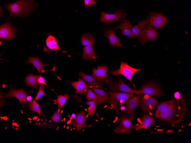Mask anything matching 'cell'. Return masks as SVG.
<instances>
[{
  "label": "cell",
  "mask_w": 191,
  "mask_h": 143,
  "mask_svg": "<svg viewBox=\"0 0 191 143\" xmlns=\"http://www.w3.org/2000/svg\"><path fill=\"white\" fill-rule=\"evenodd\" d=\"M134 126L130 118L124 115L120 119L118 125L114 130V133H130Z\"/></svg>",
  "instance_id": "11"
},
{
  "label": "cell",
  "mask_w": 191,
  "mask_h": 143,
  "mask_svg": "<svg viewBox=\"0 0 191 143\" xmlns=\"http://www.w3.org/2000/svg\"><path fill=\"white\" fill-rule=\"evenodd\" d=\"M60 110V108L58 106V110L55 112L53 116L51 118L52 120L55 122H58L59 121V119L61 116Z\"/></svg>",
  "instance_id": "34"
},
{
  "label": "cell",
  "mask_w": 191,
  "mask_h": 143,
  "mask_svg": "<svg viewBox=\"0 0 191 143\" xmlns=\"http://www.w3.org/2000/svg\"><path fill=\"white\" fill-rule=\"evenodd\" d=\"M34 2L33 0H20L5 4V8L10 13L7 20L15 17H25L29 12L34 10L35 6Z\"/></svg>",
  "instance_id": "2"
},
{
  "label": "cell",
  "mask_w": 191,
  "mask_h": 143,
  "mask_svg": "<svg viewBox=\"0 0 191 143\" xmlns=\"http://www.w3.org/2000/svg\"><path fill=\"white\" fill-rule=\"evenodd\" d=\"M69 97V95L67 93L63 96L61 95L58 96L57 102L60 109L62 108Z\"/></svg>",
  "instance_id": "33"
},
{
  "label": "cell",
  "mask_w": 191,
  "mask_h": 143,
  "mask_svg": "<svg viewBox=\"0 0 191 143\" xmlns=\"http://www.w3.org/2000/svg\"><path fill=\"white\" fill-rule=\"evenodd\" d=\"M3 10L0 6V17H1L3 13Z\"/></svg>",
  "instance_id": "40"
},
{
  "label": "cell",
  "mask_w": 191,
  "mask_h": 143,
  "mask_svg": "<svg viewBox=\"0 0 191 143\" xmlns=\"http://www.w3.org/2000/svg\"><path fill=\"white\" fill-rule=\"evenodd\" d=\"M120 108L121 110L122 111L126 109V108L124 106H122Z\"/></svg>",
  "instance_id": "42"
},
{
  "label": "cell",
  "mask_w": 191,
  "mask_h": 143,
  "mask_svg": "<svg viewBox=\"0 0 191 143\" xmlns=\"http://www.w3.org/2000/svg\"><path fill=\"white\" fill-rule=\"evenodd\" d=\"M148 24L147 18L138 21L136 25L133 26L132 31L135 37H137L140 32L144 29Z\"/></svg>",
  "instance_id": "26"
},
{
  "label": "cell",
  "mask_w": 191,
  "mask_h": 143,
  "mask_svg": "<svg viewBox=\"0 0 191 143\" xmlns=\"http://www.w3.org/2000/svg\"><path fill=\"white\" fill-rule=\"evenodd\" d=\"M79 74L85 82L88 87L91 88H96L103 89L101 83L96 81L95 78L92 76L86 75L82 71H80Z\"/></svg>",
  "instance_id": "20"
},
{
  "label": "cell",
  "mask_w": 191,
  "mask_h": 143,
  "mask_svg": "<svg viewBox=\"0 0 191 143\" xmlns=\"http://www.w3.org/2000/svg\"><path fill=\"white\" fill-rule=\"evenodd\" d=\"M85 9H87L91 5L96 3V2L93 0H84Z\"/></svg>",
  "instance_id": "36"
},
{
  "label": "cell",
  "mask_w": 191,
  "mask_h": 143,
  "mask_svg": "<svg viewBox=\"0 0 191 143\" xmlns=\"http://www.w3.org/2000/svg\"><path fill=\"white\" fill-rule=\"evenodd\" d=\"M32 98V96H28L27 97V101H30Z\"/></svg>",
  "instance_id": "39"
},
{
  "label": "cell",
  "mask_w": 191,
  "mask_h": 143,
  "mask_svg": "<svg viewBox=\"0 0 191 143\" xmlns=\"http://www.w3.org/2000/svg\"><path fill=\"white\" fill-rule=\"evenodd\" d=\"M71 86L76 90L75 93L77 94L83 93L85 96L88 87L83 80L79 78L78 81L71 82Z\"/></svg>",
  "instance_id": "23"
},
{
  "label": "cell",
  "mask_w": 191,
  "mask_h": 143,
  "mask_svg": "<svg viewBox=\"0 0 191 143\" xmlns=\"http://www.w3.org/2000/svg\"><path fill=\"white\" fill-rule=\"evenodd\" d=\"M39 76V74L36 75L32 74H28L25 78V82L27 85L37 89L40 84L37 82V79Z\"/></svg>",
  "instance_id": "28"
},
{
  "label": "cell",
  "mask_w": 191,
  "mask_h": 143,
  "mask_svg": "<svg viewBox=\"0 0 191 143\" xmlns=\"http://www.w3.org/2000/svg\"><path fill=\"white\" fill-rule=\"evenodd\" d=\"M140 101L141 110L148 112L154 111L156 105L159 102L155 97L147 95L141 96Z\"/></svg>",
  "instance_id": "10"
},
{
  "label": "cell",
  "mask_w": 191,
  "mask_h": 143,
  "mask_svg": "<svg viewBox=\"0 0 191 143\" xmlns=\"http://www.w3.org/2000/svg\"><path fill=\"white\" fill-rule=\"evenodd\" d=\"M186 110L185 100L181 98L174 106L154 116L156 118L162 119L172 124H176L183 119Z\"/></svg>",
  "instance_id": "1"
},
{
  "label": "cell",
  "mask_w": 191,
  "mask_h": 143,
  "mask_svg": "<svg viewBox=\"0 0 191 143\" xmlns=\"http://www.w3.org/2000/svg\"><path fill=\"white\" fill-rule=\"evenodd\" d=\"M81 43L84 46H93L95 44V39L89 33L83 34L81 35Z\"/></svg>",
  "instance_id": "29"
},
{
  "label": "cell",
  "mask_w": 191,
  "mask_h": 143,
  "mask_svg": "<svg viewBox=\"0 0 191 143\" xmlns=\"http://www.w3.org/2000/svg\"><path fill=\"white\" fill-rule=\"evenodd\" d=\"M98 99H97L92 100L89 101L85 102L86 104L90 106L87 111L89 116H92L96 111V106Z\"/></svg>",
  "instance_id": "30"
},
{
  "label": "cell",
  "mask_w": 191,
  "mask_h": 143,
  "mask_svg": "<svg viewBox=\"0 0 191 143\" xmlns=\"http://www.w3.org/2000/svg\"><path fill=\"white\" fill-rule=\"evenodd\" d=\"M26 63L31 64L34 66L37 70L39 74L43 68L49 65V64H43L38 57H34L29 56Z\"/></svg>",
  "instance_id": "25"
},
{
  "label": "cell",
  "mask_w": 191,
  "mask_h": 143,
  "mask_svg": "<svg viewBox=\"0 0 191 143\" xmlns=\"http://www.w3.org/2000/svg\"><path fill=\"white\" fill-rule=\"evenodd\" d=\"M71 119H70V120H69L67 122V124H69L71 122Z\"/></svg>",
  "instance_id": "43"
},
{
  "label": "cell",
  "mask_w": 191,
  "mask_h": 143,
  "mask_svg": "<svg viewBox=\"0 0 191 143\" xmlns=\"http://www.w3.org/2000/svg\"><path fill=\"white\" fill-rule=\"evenodd\" d=\"M136 94L155 95L158 96L165 95L160 90L159 86L154 82L144 84L140 89L136 90Z\"/></svg>",
  "instance_id": "6"
},
{
  "label": "cell",
  "mask_w": 191,
  "mask_h": 143,
  "mask_svg": "<svg viewBox=\"0 0 191 143\" xmlns=\"http://www.w3.org/2000/svg\"><path fill=\"white\" fill-rule=\"evenodd\" d=\"M174 97L176 99H179L182 98L180 94L178 92H176L174 93Z\"/></svg>",
  "instance_id": "38"
},
{
  "label": "cell",
  "mask_w": 191,
  "mask_h": 143,
  "mask_svg": "<svg viewBox=\"0 0 191 143\" xmlns=\"http://www.w3.org/2000/svg\"><path fill=\"white\" fill-rule=\"evenodd\" d=\"M110 99L108 103L110 105V108L112 109L117 108L122 103L126 101L129 98L135 94L134 93H128L120 92L111 91L108 92Z\"/></svg>",
  "instance_id": "3"
},
{
  "label": "cell",
  "mask_w": 191,
  "mask_h": 143,
  "mask_svg": "<svg viewBox=\"0 0 191 143\" xmlns=\"http://www.w3.org/2000/svg\"><path fill=\"white\" fill-rule=\"evenodd\" d=\"M100 20L102 23L107 25L121 20L124 19L128 14L125 10L116 8L113 14H109L101 11Z\"/></svg>",
  "instance_id": "4"
},
{
  "label": "cell",
  "mask_w": 191,
  "mask_h": 143,
  "mask_svg": "<svg viewBox=\"0 0 191 143\" xmlns=\"http://www.w3.org/2000/svg\"><path fill=\"white\" fill-rule=\"evenodd\" d=\"M29 95V93L22 88L17 89L12 87L4 96L8 98L15 97L19 100L20 104H23L27 102V97Z\"/></svg>",
  "instance_id": "14"
},
{
  "label": "cell",
  "mask_w": 191,
  "mask_h": 143,
  "mask_svg": "<svg viewBox=\"0 0 191 143\" xmlns=\"http://www.w3.org/2000/svg\"><path fill=\"white\" fill-rule=\"evenodd\" d=\"M112 90V91L128 92L136 94V90H133L124 83V81L120 80L117 82H114L108 78L104 82Z\"/></svg>",
  "instance_id": "9"
},
{
  "label": "cell",
  "mask_w": 191,
  "mask_h": 143,
  "mask_svg": "<svg viewBox=\"0 0 191 143\" xmlns=\"http://www.w3.org/2000/svg\"><path fill=\"white\" fill-rule=\"evenodd\" d=\"M148 25L156 29L164 27L168 21V18L159 12H150L147 16Z\"/></svg>",
  "instance_id": "5"
},
{
  "label": "cell",
  "mask_w": 191,
  "mask_h": 143,
  "mask_svg": "<svg viewBox=\"0 0 191 143\" xmlns=\"http://www.w3.org/2000/svg\"><path fill=\"white\" fill-rule=\"evenodd\" d=\"M91 89L99 96V98L97 103V105L106 103L108 99V94L103 89L96 88H91Z\"/></svg>",
  "instance_id": "27"
},
{
  "label": "cell",
  "mask_w": 191,
  "mask_h": 143,
  "mask_svg": "<svg viewBox=\"0 0 191 143\" xmlns=\"http://www.w3.org/2000/svg\"><path fill=\"white\" fill-rule=\"evenodd\" d=\"M45 87L44 85L41 84L39 88V90L37 94V95L35 98L34 99V101L39 100L42 96L46 94L45 92L43 90V88Z\"/></svg>",
  "instance_id": "35"
},
{
  "label": "cell",
  "mask_w": 191,
  "mask_h": 143,
  "mask_svg": "<svg viewBox=\"0 0 191 143\" xmlns=\"http://www.w3.org/2000/svg\"><path fill=\"white\" fill-rule=\"evenodd\" d=\"M139 95L134 96L130 98L126 103L127 114L131 120L135 118V116L133 112L134 109L140 105Z\"/></svg>",
  "instance_id": "17"
},
{
  "label": "cell",
  "mask_w": 191,
  "mask_h": 143,
  "mask_svg": "<svg viewBox=\"0 0 191 143\" xmlns=\"http://www.w3.org/2000/svg\"><path fill=\"white\" fill-rule=\"evenodd\" d=\"M178 100L174 98L169 100L160 104L156 107L154 115L167 110L175 105L177 103Z\"/></svg>",
  "instance_id": "22"
},
{
  "label": "cell",
  "mask_w": 191,
  "mask_h": 143,
  "mask_svg": "<svg viewBox=\"0 0 191 143\" xmlns=\"http://www.w3.org/2000/svg\"><path fill=\"white\" fill-rule=\"evenodd\" d=\"M155 122L154 119L151 115H146L142 117L141 122L134 126V128L137 131L141 129H147L148 127L152 125Z\"/></svg>",
  "instance_id": "21"
},
{
  "label": "cell",
  "mask_w": 191,
  "mask_h": 143,
  "mask_svg": "<svg viewBox=\"0 0 191 143\" xmlns=\"http://www.w3.org/2000/svg\"><path fill=\"white\" fill-rule=\"evenodd\" d=\"M114 28L111 26L106 27L103 29V35L108 39L110 47L114 46L118 47H123L124 46L120 43Z\"/></svg>",
  "instance_id": "13"
},
{
  "label": "cell",
  "mask_w": 191,
  "mask_h": 143,
  "mask_svg": "<svg viewBox=\"0 0 191 143\" xmlns=\"http://www.w3.org/2000/svg\"><path fill=\"white\" fill-rule=\"evenodd\" d=\"M120 68L110 72L112 76L122 75L131 82L132 77L136 72L141 70V68L137 69L132 67L126 62L120 61Z\"/></svg>",
  "instance_id": "7"
},
{
  "label": "cell",
  "mask_w": 191,
  "mask_h": 143,
  "mask_svg": "<svg viewBox=\"0 0 191 143\" xmlns=\"http://www.w3.org/2000/svg\"><path fill=\"white\" fill-rule=\"evenodd\" d=\"M45 80L44 78L41 75L39 76L37 79V82L38 83L40 84H43L46 86H48L47 84L45 82Z\"/></svg>",
  "instance_id": "37"
},
{
  "label": "cell",
  "mask_w": 191,
  "mask_h": 143,
  "mask_svg": "<svg viewBox=\"0 0 191 143\" xmlns=\"http://www.w3.org/2000/svg\"><path fill=\"white\" fill-rule=\"evenodd\" d=\"M83 54L81 58L86 61H91L100 58L95 54L92 46H84L83 49Z\"/></svg>",
  "instance_id": "24"
},
{
  "label": "cell",
  "mask_w": 191,
  "mask_h": 143,
  "mask_svg": "<svg viewBox=\"0 0 191 143\" xmlns=\"http://www.w3.org/2000/svg\"><path fill=\"white\" fill-rule=\"evenodd\" d=\"M28 105L30 111L36 112L40 115H41L42 111L40 109L39 105L35 101H30Z\"/></svg>",
  "instance_id": "31"
},
{
  "label": "cell",
  "mask_w": 191,
  "mask_h": 143,
  "mask_svg": "<svg viewBox=\"0 0 191 143\" xmlns=\"http://www.w3.org/2000/svg\"><path fill=\"white\" fill-rule=\"evenodd\" d=\"M76 115L74 114H73L72 115H71V116L74 119L76 117Z\"/></svg>",
  "instance_id": "41"
},
{
  "label": "cell",
  "mask_w": 191,
  "mask_h": 143,
  "mask_svg": "<svg viewBox=\"0 0 191 143\" xmlns=\"http://www.w3.org/2000/svg\"><path fill=\"white\" fill-rule=\"evenodd\" d=\"M108 69L107 66H99L97 69L95 68L93 69L91 75L97 82L101 83L105 82L107 78L106 73Z\"/></svg>",
  "instance_id": "18"
},
{
  "label": "cell",
  "mask_w": 191,
  "mask_h": 143,
  "mask_svg": "<svg viewBox=\"0 0 191 143\" xmlns=\"http://www.w3.org/2000/svg\"><path fill=\"white\" fill-rule=\"evenodd\" d=\"M133 27L129 20L124 19L121 20L120 24L115 27L114 29L115 30L120 29L123 36L127 35L134 39L135 37L132 31Z\"/></svg>",
  "instance_id": "15"
},
{
  "label": "cell",
  "mask_w": 191,
  "mask_h": 143,
  "mask_svg": "<svg viewBox=\"0 0 191 143\" xmlns=\"http://www.w3.org/2000/svg\"><path fill=\"white\" fill-rule=\"evenodd\" d=\"M16 30L9 21L6 22L0 26V40H9L15 38Z\"/></svg>",
  "instance_id": "12"
},
{
  "label": "cell",
  "mask_w": 191,
  "mask_h": 143,
  "mask_svg": "<svg viewBox=\"0 0 191 143\" xmlns=\"http://www.w3.org/2000/svg\"><path fill=\"white\" fill-rule=\"evenodd\" d=\"M85 113L83 110L77 112L76 117L71 123V125L79 131L81 129L86 127L92 126V125L88 126L86 124V118L84 116Z\"/></svg>",
  "instance_id": "19"
},
{
  "label": "cell",
  "mask_w": 191,
  "mask_h": 143,
  "mask_svg": "<svg viewBox=\"0 0 191 143\" xmlns=\"http://www.w3.org/2000/svg\"><path fill=\"white\" fill-rule=\"evenodd\" d=\"M86 97L87 101H91L97 99H99V96L94 91L88 89L86 94Z\"/></svg>",
  "instance_id": "32"
},
{
  "label": "cell",
  "mask_w": 191,
  "mask_h": 143,
  "mask_svg": "<svg viewBox=\"0 0 191 143\" xmlns=\"http://www.w3.org/2000/svg\"><path fill=\"white\" fill-rule=\"evenodd\" d=\"M54 50L56 53L60 49L59 47L56 40V37L52 35L49 33L46 35L45 46L44 48V52L48 53Z\"/></svg>",
  "instance_id": "16"
},
{
  "label": "cell",
  "mask_w": 191,
  "mask_h": 143,
  "mask_svg": "<svg viewBox=\"0 0 191 143\" xmlns=\"http://www.w3.org/2000/svg\"><path fill=\"white\" fill-rule=\"evenodd\" d=\"M157 32L151 27L147 25L140 33L137 37L142 45L150 41H153L158 37Z\"/></svg>",
  "instance_id": "8"
}]
</instances>
